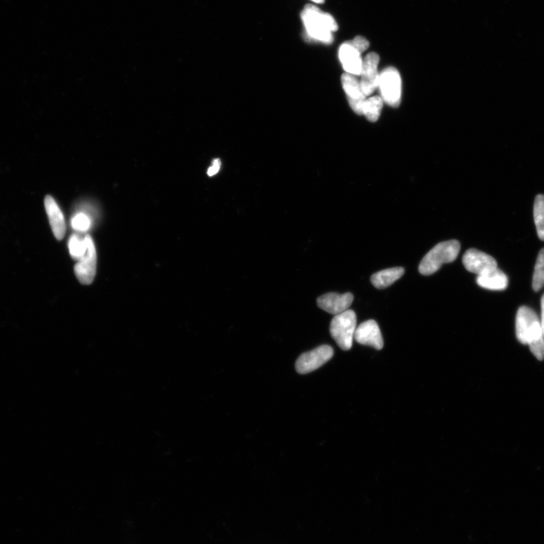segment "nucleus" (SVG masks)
<instances>
[{"mask_svg": "<svg viewBox=\"0 0 544 544\" xmlns=\"http://www.w3.org/2000/svg\"><path fill=\"white\" fill-rule=\"evenodd\" d=\"M356 324V315L353 310L348 309L333 318L330 327L331 334L342 350L348 351L353 347Z\"/></svg>", "mask_w": 544, "mask_h": 544, "instance_id": "4", "label": "nucleus"}, {"mask_svg": "<svg viewBox=\"0 0 544 544\" xmlns=\"http://www.w3.org/2000/svg\"><path fill=\"white\" fill-rule=\"evenodd\" d=\"M339 57L344 70L347 74L358 76L361 75L363 60L361 53L347 42L343 43L339 51Z\"/></svg>", "mask_w": 544, "mask_h": 544, "instance_id": "14", "label": "nucleus"}, {"mask_svg": "<svg viewBox=\"0 0 544 544\" xmlns=\"http://www.w3.org/2000/svg\"><path fill=\"white\" fill-rule=\"evenodd\" d=\"M404 274L405 269L402 267L388 269L373 274L371 278V282L376 288L382 290L395 283Z\"/></svg>", "mask_w": 544, "mask_h": 544, "instance_id": "16", "label": "nucleus"}, {"mask_svg": "<svg viewBox=\"0 0 544 544\" xmlns=\"http://www.w3.org/2000/svg\"><path fill=\"white\" fill-rule=\"evenodd\" d=\"M333 349L330 346L319 347L301 355L295 362V369L301 374L313 372L332 358Z\"/></svg>", "mask_w": 544, "mask_h": 544, "instance_id": "7", "label": "nucleus"}, {"mask_svg": "<svg viewBox=\"0 0 544 544\" xmlns=\"http://www.w3.org/2000/svg\"><path fill=\"white\" fill-rule=\"evenodd\" d=\"M463 264L464 267L478 275L489 273L498 269V263L490 255L476 249L468 250L463 255Z\"/></svg>", "mask_w": 544, "mask_h": 544, "instance_id": "8", "label": "nucleus"}, {"mask_svg": "<svg viewBox=\"0 0 544 544\" xmlns=\"http://www.w3.org/2000/svg\"><path fill=\"white\" fill-rule=\"evenodd\" d=\"M460 244L456 240L438 244L422 260L419 271L422 275L436 273L445 263H450L458 258Z\"/></svg>", "mask_w": 544, "mask_h": 544, "instance_id": "3", "label": "nucleus"}, {"mask_svg": "<svg viewBox=\"0 0 544 544\" xmlns=\"http://www.w3.org/2000/svg\"><path fill=\"white\" fill-rule=\"evenodd\" d=\"M311 1H313V2H314L315 3H318V4H322V3H324V0H311Z\"/></svg>", "mask_w": 544, "mask_h": 544, "instance_id": "25", "label": "nucleus"}, {"mask_svg": "<svg viewBox=\"0 0 544 544\" xmlns=\"http://www.w3.org/2000/svg\"><path fill=\"white\" fill-rule=\"evenodd\" d=\"M220 166H221V162L220 159H215V161L213 162V165L209 168V170H208L207 172L208 175H209L210 177H213V175L217 174L220 169Z\"/></svg>", "mask_w": 544, "mask_h": 544, "instance_id": "23", "label": "nucleus"}, {"mask_svg": "<svg viewBox=\"0 0 544 544\" xmlns=\"http://www.w3.org/2000/svg\"><path fill=\"white\" fill-rule=\"evenodd\" d=\"M381 98L387 105L396 108L400 105L402 96V79L394 68L382 70L380 75L379 84Z\"/></svg>", "mask_w": 544, "mask_h": 544, "instance_id": "5", "label": "nucleus"}, {"mask_svg": "<svg viewBox=\"0 0 544 544\" xmlns=\"http://www.w3.org/2000/svg\"><path fill=\"white\" fill-rule=\"evenodd\" d=\"M44 204L53 234L59 241H61L65 237L66 231L65 217L52 197L47 195Z\"/></svg>", "mask_w": 544, "mask_h": 544, "instance_id": "13", "label": "nucleus"}, {"mask_svg": "<svg viewBox=\"0 0 544 544\" xmlns=\"http://www.w3.org/2000/svg\"><path fill=\"white\" fill-rule=\"evenodd\" d=\"M544 286V248L540 251L537 262H536L532 286L535 292L542 289Z\"/></svg>", "mask_w": 544, "mask_h": 544, "instance_id": "19", "label": "nucleus"}, {"mask_svg": "<svg viewBox=\"0 0 544 544\" xmlns=\"http://www.w3.org/2000/svg\"><path fill=\"white\" fill-rule=\"evenodd\" d=\"M355 340L362 345L371 347L377 350L382 349L384 346L380 327L374 320H369L358 327Z\"/></svg>", "mask_w": 544, "mask_h": 544, "instance_id": "11", "label": "nucleus"}, {"mask_svg": "<svg viewBox=\"0 0 544 544\" xmlns=\"http://www.w3.org/2000/svg\"><path fill=\"white\" fill-rule=\"evenodd\" d=\"M541 324L542 327L543 338H544V294L541 299Z\"/></svg>", "mask_w": 544, "mask_h": 544, "instance_id": "24", "label": "nucleus"}, {"mask_svg": "<svg viewBox=\"0 0 544 544\" xmlns=\"http://www.w3.org/2000/svg\"><path fill=\"white\" fill-rule=\"evenodd\" d=\"M342 85L345 90L349 103L356 114L362 115L364 103L367 96L362 91L360 81L354 75L344 74L341 78Z\"/></svg>", "mask_w": 544, "mask_h": 544, "instance_id": "12", "label": "nucleus"}, {"mask_svg": "<svg viewBox=\"0 0 544 544\" xmlns=\"http://www.w3.org/2000/svg\"><path fill=\"white\" fill-rule=\"evenodd\" d=\"M516 333L518 340L530 346L533 355L540 361L544 360V338L541 320L532 309L520 307L516 318Z\"/></svg>", "mask_w": 544, "mask_h": 544, "instance_id": "1", "label": "nucleus"}, {"mask_svg": "<svg viewBox=\"0 0 544 544\" xmlns=\"http://www.w3.org/2000/svg\"><path fill=\"white\" fill-rule=\"evenodd\" d=\"M478 286L491 291H503L508 286V278L503 272L497 269L489 273L478 275L476 279Z\"/></svg>", "mask_w": 544, "mask_h": 544, "instance_id": "15", "label": "nucleus"}, {"mask_svg": "<svg viewBox=\"0 0 544 544\" xmlns=\"http://www.w3.org/2000/svg\"><path fill=\"white\" fill-rule=\"evenodd\" d=\"M347 43L351 46L354 47L355 49L360 53L364 52L370 46L369 42H368L365 37L360 36L356 37L353 39V41H349Z\"/></svg>", "mask_w": 544, "mask_h": 544, "instance_id": "22", "label": "nucleus"}, {"mask_svg": "<svg viewBox=\"0 0 544 544\" xmlns=\"http://www.w3.org/2000/svg\"><path fill=\"white\" fill-rule=\"evenodd\" d=\"M92 222L88 215L84 213H77L71 220V226L75 230L85 232L91 228Z\"/></svg>", "mask_w": 544, "mask_h": 544, "instance_id": "21", "label": "nucleus"}, {"mask_svg": "<svg viewBox=\"0 0 544 544\" xmlns=\"http://www.w3.org/2000/svg\"><path fill=\"white\" fill-rule=\"evenodd\" d=\"M534 219L537 233L541 241L544 242V195H538L534 204Z\"/></svg>", "mask_w": 544, "mask_h": 544, "instance_id": "18", "label": "nucleus"}, {"mask_svg": "<svg viewBox=\"0 0 544 544\" xmlns=\"http://www.w3.org/2000/svg\"><path fill=\"white\" fill-rule=\"evenodd\" d=\"M354 300L351 293L340 294L337 293H326L317 300L320 309L331 315H340L348 310Z\"/></svg>", "mask_w": 544, "mask_h": 544, "instance_id": "10", "label": "nucleus"}, {"mask_svg": "<svg viewBox=\"0 0 544 544\" xmlns=\"http://www.w3.org/2000/svg\"><path fill=\"white\" fill-rule=\"evenodd\" d=\"M301 18L310 38L325 43L333 41V32L338 30V26L331 14L309 4L304 8Z\"/></svg>", "mask_w": 544, "mask_h": 544, "instance_id": "2", "label": "nucleus"}, {"mask_svg": "<svg viewBox=\"0 0 544 544\" xmlns=\"http://www.w3.org/2000/svg\"><path fill=\"white\" fill-rule=\"evenodd\" d=\"M383 107V100L379 96H373L366 99L362 110V115L371 122H378Z\"/></svg>", "mask_w": 544, "mask_h": 544, "instance_id": "17", "label": "nucleus"}, {"mask_svg": "<svg viewBox=\"0 0 544 544\" xmlns=\"http://www.w3.org/2000/svg\"><path fill=\"white\" fill-rule=\"evenodd\" d=\"M380 57L377 53L368 54L362 62L361 72V84L363 93L366 96L371 95L377 89L379 84L380 74L378 65Z\"/></svg>", "mask_w": 544, "mask_h": 544, "instance_id": "9", "label": "nucleus"}, {"mask_svg": "<svg viewBox=\"0 0 544 544\" xmlns=\"http://www.w3.org/2000/svg\"><path fill=\"white\" fill-rule=\"evenodd\" d=\"M68 247L71 258L79 261L86 251L85 237H79L77 235H72L69 240Z\"/></svg>", "mask_w": 544, "mask_h": 544, "instance_id": "20", "label": "nucleus"}, {"mask_svg": "<svg viewBox=\"0 0 544 544\" xmlns=\"http://www.w3.org/2000/svg\"><path fill=\"white\" fill-rule=\"evenodd\" d=\"M85 240L86 251L84 257L76 264L75 271L78 281L83 284L88 285L93 283L96 274L97 254H96L95 246L92 237L86 235Z\"/></svg>", "mask_w": 544, "mask_h": 544, "instance_id": "6", "label": "nucleus"}]
</instances>
